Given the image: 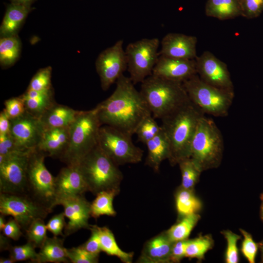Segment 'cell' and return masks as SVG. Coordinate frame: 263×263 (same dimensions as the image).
<instances>
[{"label": "cell", "instance_id": "cell-44", "mask_svg": "<svg viewBox=\"0 0 263 263\" xmlns=\"http://www.w3.org/2000/svg\"><path fill=\"white\" fill-rule=\"evenodd\" d=\"M89 229L91 231L90 237L81 245L91 254L99 257V254L102 250L100 238L96 225H91Z\"/></svg>", "mask_w": 263, "mask_h": 263}, {"label": "cell", "instance_id": "cell-13", "mask_svg": "<svg viewBox=\"0 0 263 263\" xmlns=\"http://www.w3.org/2000/svg\"><path fill=\"white\" fill-rule=\"evenodd\" d=\"M123 41L118 40L113 46L103 51L95 61V68L102 89L106 91L123 74L127 68Z\"/></svg>", "mask_w": 263, "mask_h": 263}, {"label": "cell", "instance_id": "cell-38", "mask_svg": "<svg viewBox=\"0 0 263 263\" xmlns=\"http://www.w3.org/2000/svg\"><path fill=\"white\" fill-rule=\"evenodd\" d=\"M36 248V247L29 242L21 245L11 246L9 249V256L15 262L30 260L32 262L37 263L38 253Z\"/></svg>", "mask_w": 263, "mask_h": 263}, {"label": "cell", "instance_id": "cell-4", "mask_svg": "<svg viewBox=\"0 0 263 263\" xmlns=\"http://www.w3.org/2000/svg\"><path fill=\"white\" fill-rule=\"evenodd\" d=\"M101 125L96 107L89 111H80L69 127V144L60 160L67 165H77L98 145Z\"/></svg>", "mask_w": 263, "mask_h": 263}, {"label": "cell", "instance_id": "cell-20", "mask_svg": "<svg viewBox=\"0 0 263 263\" xmlns=\"http://www.w3.org/2000/svg\"><path fill=\"white\" fill-rule=\"evenodd\" d=\"M173 243L166 231L148 240L145 244L138 262L143 263H169Z\"/></svg>", "mask_w": 263, "mask_h": 263}, {"label": "cell", "instance_id": "cell-46", "mask_svg": "<svg viewBox=\"0 0 263 263\" xmlns=\"http://www.w3.org/2000/svg\"><path fill=\"white\" fill-rule=\"evenodd\" d=\"M23 151L17 147L14 139L10 134H0V155L6 156Z\"/></svg>", "mask_w": 263, "mask_h": 263}, {"label": "cell", "instance_id": "cell-14", "mask_svg": "<svg viewBox=\"0 0 263 263\" xmlns=\"http://www.w3.org/2000/svg\"><path fill=\"white\" fill-rule=\"evenodd\" d=\"M10 121L11 134L18 148L23 151L36 150L45 130L39 118L26 111Z\"/></svg>", "mask_w": 263, "mask_h": 263}, {"label": "cell", "instance_id": "cell-51", "mask_svg": "<svg viewBox=\"0 0 263 263\" xmlns=\"http://www.w3.org/2000/svg\"><path fill=\"white\" fill-rule=\"evenodd\" d=\"M11 3L31 6L36 0H10Z\"/></svg>", "mask_w": 263, "mask_h": 263}, {"label": "cell", "instance_id": "cell-6", "mask_svg": "<svg viewBox=\"0 0 263 263\" xmlns=\"http://www.w3.org/2000/svg\"><path fill=\"white\" fill-rule=\"evenodd\" d=\"M224 148L220 130L212 119L204 115L193 137L190 157L202 171L217 168L222 162Z\"/></svg>", "mask_w": 263, "mask_h": 263}, {"label": "cell", "instance_id": "cell-8", "mask_svg": "<svg viewBox=\"0 0 263 263\" xmlns=\"http://www.w3.org/2000/svg\"><path fill=\"white\" fill-rule=\"evenodd\" d=\"M46 156L35 150L29 156L27 168V192L38 202L52 211L56 206L54 177L44 164Z\"/></svg>", "mask_w": 263, "mask_h": 263}, {"label": "cell", "instance_id": "cell-52", "mask_svg": "<svg viewBox=\"0 0 263 263\" xmlns=\"http://www.w3.org/2000/svg\"><path fill=\"white\" fill-rule=\"evenodd\" d=\"M261 206H260V217L263 222V192L260 195Z\"/></svg>", "mask_w": 263, "mask_h": 263}, {"label": "cell", "instance_id": "cell-41", "mask_svg": "<svg viewBox=\"0 0 263 263\" xmlns=\"http://www.w3.org/2000/svg\"><path fill=\"white\" fill-rule=\"evenodd\" d=\"M68 258L73 263H97L99 257L85 250L81 245L71 248H67Z\"/></svg>", "mask_w": 263, "mask_h": 263}, {"label": "cell", "instance_id": "cell-34", "mask_svg": "<svg viewBox=\"0 0 263 263\" xmlns=\"http://www.w3.org/2000/svg\"><path fill=\"white\" fill-rule=\"evenodd\" d=\"M214 245V241L210 235H200L189 240L187 245L186 257L202 260L205 254Z\"/></svg>", "mask_w": 263, "mask_h": 263}, {"label": "cell", "instance_id": "cell-47", "mask_svg": "<svg viewBox=\"0 0 263 263\" xmlns=\"http://www.w3.org/2000/svg\"><path fill=\"white\" fill-rule=\"evenodd\" d=\"M189 239L174 242L170 255L169 263H179L186 257V252Z\"/></svg>", "mask_w": 263, "mask_h": 263}, {"label": "cell", "instance_id": "cell-11", "mask_svg": "<svg viewBox=\"0 0 263 263\" xmlns=\"http://www.w3.org/2000/svg\"><path fill=\"white\" fill-rule=\"evenodd\" d=\"M52 211L27 193H0V213L12 216L25 231L38 219H44Z\"/></svg>", "mask_w": 263, "mask_h": 263}, {"label": "cell", "instance_id": "cell-1", "mask_svg": "<svg viewBox=\"0 0 263 263\" xmlns=\"http://www.w3.org/2000/svg\"><path fill=\"white\" fill-rule=\"evenodd\" d=\"M116 84L113 93L96 107L98 116L102 124L132 136L142 120L152 114L129 77L122 75Z\"/></svg>", "mask_w": 263, "mask_h": 263}, {"label": "cell", "instance_id": "cell-15", "mask_svg": "<svg viewBox=\"0 0 263 263\" xmlns=\"http://www.w3.org/2000/svg\"><path fill=\"white\" fill-rule=\"evenodd\" d=\"M197 74L204 82L215 87L234 92V86L226 64L209 51L195 59Z\"/></svg>", "mask_w": 263, "mask_h": 263}, {"label": "cell", "instance_id": "cell-55", "mask_svg": "<svg viewBox=\"0 0 263 263\" xmlns=\"http://www.w3.org/2000/svg\"><path fill=\"white\" fill-rule=\"evenodd\" d=\"M259 249L261 252V258L262 262L263 263V239L259 243Z\"/></svg>", "mask_w": 263, "mask_h": 263}, {"label": "cell", "instance_id": "cell-12", "mask_svg": "<svg viewBox=\"0 0 263 263\" xmlns=\"http://www.w3.org/2000/svg\"><path fill=\"white\" fill-rule=\"evenodd\" d=\"M32 151L0 155V193H27V168Z\"/></svg>", "mask_w": 263, "mask_h": 263}, {"label": "cell", "instance_id": "cell-24", "mask_svg": "<svg viewBox=\"0 0 263 263\" xmlns=\"http://www.w3.org/2000/svg\"><path fill=\"white\" fill-rule=\"evenodd\" d=\"M146 145L148 155L145 164L155 172H158L162 161L169 159L170 155L169 143L162 128L161 131Z\"/></svg>", "mask_w": 263, "mask_h": 263}, {"label": "cell", "instance_id": "cell-37", "mask_svg": "<svg viewBox=\"0 0 263 263\" xmlns=\"http://www.w3.org/2000/svg\"><path fill=\"white\" fill-rule=\"evenodd\" d=\"M52 67L48 66L39 69L32 77L27 89L45 91L52 89L51 85Z\"/></svg>", "mask_w": 263, "mask_h": 263}, {"label": "cell", "instance_id": "cell-40", "mask_svg": "<svg viewBox=\"0 0 263 263\" xmlns=\"http://www.w3.org/2000/svg\"><path fill=\"white\" fill-rule=\"evenodd\" d=\"M240 231L243 236L241 247L242 254L249 263H254L259 249V243L254 241L250 233L243 229H240Z\"/></svg>", "mask_w": 263, "mask_h": 263}, {"label": "cell", "instance_id": "cell-17", "mask_svg": "<svg viewBox=\"0 0 263 263\" xmlns=\"http://www.w3.org/2000/svg\"><path fill=\"white\" fill-rule=\"evenodd\" d=\"M64 213L69 221L65 227V234L68 236L82 228L90 229L89 220L91 215V203L83 195L71 197L61 201Z\"/></svg>", "mask_w": 263, "mask_h": 263}, {"label": "cell", "instance_id": "cell-49", "mask_svg": "<svg viewBox=\"0 0 263 263\" xmlns=\"http://www.w3.org/2000/svg\"><path fill=\"white\" fill-rule=\"evenodd\" d=\"M11 133V121L5 111L0 113V134Z\"/></svg>", "mask_w": 263, "mask_h": 263}, {"label": "cell", "instance_id": "cell-26", "mask_svg": "<svg viewBox=\"0 0 263 263\" xmlns=\"http://www.w3.org/2000/svg\"><path fill=\"white\" fill-rule=\"evenodd\" d=\"M21 96L24 100L26 111L38 118L54 104L52 89L38 91L27 89Z\"/></svg>", "mask_w": 263, "mask_h": 263}, {"label": "cell", "instance_id": "cell-54", "mask_svg": "<svg viewBox=\"0 0 263 263\" xmlns=\"http://www.w3.org/2000/svg\"><path fill=\"white\" fill-rule=\"evenodd\" d=\"M4 216L3 215L0 214V230L1 231L4 228L6 223L4 219Z\"/></svg>", "mask_w": 263, "mask_h": 263}, {"label": "cell", "instance_id": "cell-33", "mask_svg": "<svg viewBox=\"0 0 263 263\" xmlns=\"http://www.w3.org/2000/svg\"><path fill=\"white\" fill-rule=\"evenodd\" d=\"M181 173V187L188 189H194L202 171L190 158L181 161L178 164Z\"/></svg>", "mask_w": 263, "mask_h": 263}, {"label": "cell", "instance_id": "cell-29", "mask_svg": "<svg viewBox=\"0 0 263 263\" xmlns=\"http://www.w3.org/2000/svg\"><path fill=\"white\" fill-rule=\"evenodd\" d=\"M97 229L102 251L107 255L114 256L122 262L131 263L132 261L133 253L123 251L117 244L112 231L106 226L99 227L96 225Z\"/></svg>", "mask_w": 263, "mask_h": 263}, {"label": "cell", "instance_id": "cell-48", "mask_svg": "<svg viewBox=\"0 0 263 263\" xmlns=\"http://www.w3.org/2000/svg\"><path fill=\"white\" fill-rule=\"evenodd\" d=\"M21 229L19 223L12 217L6 223L2 231V234L6 237L17 241L22 235Z\"/></svg>", "mask_w": 263, "mask_h": 263}, {"label": "cell", "instance_id": "cell-36", "mask_svg": "<svg viewBox=\"0 0 263 263\" xmlns=\"http://www.w3.org/2000/svg\"><path fill=\"white\" fill-rule=\"evenodd\" d=\"M47 230L44 219L34 221L25 231L27 242L32 243L36 248H39L47 237Z\"/></svg>", "mask_w": 263, "mask_h": 263}, {"label": "cell", "instance_id": "cell-32", "mask_svg": "<svg viewBox=\"0 0 263 263\" xmlns=\"http://www.w3.org/2000/svg\"><path fill=\"white\" fill-rule=\"evenodd\" d=\"M201 217L198 213H194L183 217L179 221L171 226L166 233L173 243L188 239L191 231L197 225Z\"/></svg>", "mask_w": 263, "mask_h": 263}, {"label": "cell", "instance_id": "cell-53", "mask_svg": "<svg viewBox=\"0 0 263 263\" xmlns=\"http://www.w3.org/2000/svg\"><path fill=\"white\" fill-rule=\"evenodd\" d=\"M16 262L12 258H1L0 259V263H13Z\"/></svg>", "mask_w": 263, "mask_h": 263}, {"label": "cell", "instance_id": "cell-7", "mask_svg": "<svg viewBox=\"0 0 263 263\" xmlns=\"http://www.w3.org/2000/svg\"><path fill=\"white\" fill-rule=\"evenodd\" d=\"M189 99L205 114L226 116L232 105L234 92L220 89L201 79L197 74L183 82Z\"/></svg>", "mask_w": 263, "mask_h": 263}, {"label": "cell", "instance_id": "cell-16", "mask_svg": "<svg viewBox=\"0 0 263 263\" xmlns=\"http://www.w3.org/2000/svg\"><path fill=\"white\" fill-rule=\"evenodd\" d=\"M55 185L56 206L64 200L89 191L78 165H67L63 168L55 177Z\"/></svg>", "mask_w": 263, "mask_h": 263}, {"label": "cell", "instance_id": "cell-35", "mask_svg": "<svg viewBox=\"0 0 263 263\" xmlns=\"http://www.w3.org/2000/svg\"><path fill=\"white\" fill-rule=\"evenodd\" d=\"M162 130L152 114L145 117L136 128L135 133L137 139L145 144L156 136Z\"/></svg>", "mask_w": 263, "mask_h": 263}, {"label": "cell", "instance_id": "cell-9", "mask_svg": "<svg viewBox=\"0 0 263 263\" xmlns=\"http://www.w3.org/2000/svg\"><path fill=\"white\" fill-rule=\"evenodd\" d=\"M131 135L114 127L101 126L98 146L117 166L140 162L143 150L134 145Z\"/></svg>", "mask_w": 263, "mask_h": 263}, {"label": "cell", "instance_id": "cell-21", "mask_svg": "<svg viewBox=\"0 0 263 263\" xmlns=\"http://www.w3.org/2000/svg\"><path fill=\"white\" fill-rule=\"evenodd\" d=\"M69 127L45 130L36 150L45 156L60 158L69 144Z\"/></svg>", "mask_w": 263, "mask_h": 263}, {"label": "cell", "instance_id": "cell-2", "mask_svg": "<svg viewBox=\"0 0 263 263\" xmlns=\"http://www.w3.org/2000/svg\"><path fill=\"white\" fill-rule=\"evenodd\" d=\"M204 112L190 99L162 118L161 126L170 149L169 161L175 166L190 157V146Z\"/></svg>", "mask_w": 263, "mask_h": 263}, {"label": "cell", "instance_id": "cell-25", "mask_svg": "<svg viewBox=\"0 0 263 263\" xmlns=\"http://www.w3.org/2000/svg\"><path fill=\"white\" fill-rule=\"evenodd\" d=\"M64 239L54 236L46 238L38 253L37 263H68L67 248L63 245Z\"/></svg>", "mask_w": 263, "mask_h": 263}, {"label": "cell", "instance_id": "cell-45", "mask_svg": "<svg viewBox=\"0 0 263 263\" xmlns=\"http://www.w3.org/2000/svg\"><path fill=\"white\" fill-rule=\"evenodd\" d=\"M64 212L53 216L46 224L47 230L51 232L54 236H64L62 231L65 228L66 223L65 220Z\"/></svg>", "mask_w": 263, "mask_h": 263}, {"label": "cell", "instance_id": "cell-18", "mask_svg": "<svg viewBox=\"0 0 263 263\" xmlns=\"http://www.w3.org/2000/svg\"><path fill=\"white\" fill-rule=\"evenodd\" d=\"M152 75L183 83L197 74L195 59H184L159 56Z\"/></svg>", "mask_w": 263, "mask_h": 263}, {"label": "cell", "instance_id": "cell-43", "mask_svg": "<svg viewBox=\"0 0 263 263\" xmlns=\"http://www.w3.org/2000/svg\"><path fill=\"white\" fill-rule=\"evenodd\" d=\"M4 105L3 110L10 119L18 117L26 112L24 100L21 95L6 100Z\"/></svg>", "mask_w": 263, "mask_h": 263}, {"label": "cell", "instance_id": "cell-28", "mask_svg": "<svg viewBox=\"0 0 263 263\" xmlns=\"http://www.w3.org/2000/svg\"><path fill=\"white\" fill-rule=\"evenodd\" d=\"M175 200L176 210L180 218L198 213L202 207V202L195 195L193 190L186 189L181 186L176 191Z\"/></svg>", "mask_w": 263, "mask_h": 263}, {"label": "cell", "instance_id": "cell-30", "mask_svg": "<svg viewBox=\"0 0 263 263\" xmlns=\"http://www.w3.org/2000/svg\"><path fill=\"white\" fill-rule=\"evenodd\" d=\"M120 192V188L104 190L98 193L96 198L91 203V217L97 219L102 215H116L113 206L114 197Z\"/></svg>", "mask_w": 263, "mask_h": 263}, {"label": "cell", "instance_id": "cell-23", "mask_svg": "<svg viewBox=\"0 0 263 263\" xmlns=\"http://www.w3.org/2000/svg\"><path fill=\"white\" fill-rule=\"evenodd\" d=\"M32 9L29 6L11 3L6 9L0 25V37L17 35Z\"/></svg>", "mask_w": 263, "mask_h": 263}, {"label": "cell", "instance_id": "cell-19", "mask_svg": "<svg viewBox=\"0 0 263 263\" xmlns=\"http://www.w3.org/2000/svg\"><path fill=\"white\" fill-rule=\"evenodd\" d=\"M197 43L195 36L170 33L162 38L159 55L175 58L195 59Z\"/></svg>", "mask_w": 263, "mask_h": 263}, {"label": "cell", "instance_id": "cell-42", "mask_svg": "<svg viewBox=\"0 0 263 263\" xmlns=\"http://www.w3.org/2000/svg\"><path fill=\"white\" fill-rule=\"evenodd\" d=\"M242 17L251 19L259 17L263 11V0H239Z\"/></svg>", "mask_w": 263, "mask_h": 263}, {"label": "cell", "instance_id": "cell-50", "mask_svg": "<svg viewBox=\"0 0 263 263\" xmlns=\"http://www.w3.org/2000/svg\"><path fill=\"white\" fill-rule=\"evenodd\" d=\"M9 238L3 234H0V250H9L11 247Z\"/></svg>", "mask_w": 263, "mask_h": 263}, {"label": "cell", "instance_id": "cell-10", "mask_svg": "<svg viewBox=\"0 0 263 263\" xmlns=\"http://www.w3.org/2000/svg\"><path fill=\"white\" fill-rule=\"evenodd\" d=\"M157 38H142L129 43L125 50L130 78L135 85L152 74L159 56Z\"/></svg>", "mask_w": 263, "mask_h": 263}, {"label": "cell", "instance_id": "cell-31", "mask_svg": "<svg viewBox=\"0 0 263 263\" xmlns=\"http://www.w3.org/2000/svg\"><path fill=\"white\" fill-rule=\"evenodd\" d=\"M21 44L18 35L1 37L0 39V64L3 67H10L19 56Z\"/></svg>", "mask_w": 263, "mask_h": 263}, {"label": "cell", "instance_id": "cell-3", "mask_svg": "<svg viewBox=\"0 0 263 263\" xmlns=\"http://www.w3.org/2000/svg\"><path fill=\"white\" fill-rule=\"evenodd\" d=\"M139 92L152 116L160 119L189 99L183 83L152 74L141 82Z\"/></svg>", "mask_w": 263, "mask_h": 263}, {"label": "cell", "instance_id": "cell-5", "mask_svg": "<svg viewBox=\"0 0 263 263\" xmlns=\"http://www.w3.org/2000/svg\"><path fill=\"white\" fill-rule=\"evenodd\" d=\"M87 184L94 195L112 189L120 188L123 178L118 166L101 149L98 145L77 165Z\"/></svg>", "mask_w": 263, "mask_h": 263}, {"label": "cell", "instance_id": "cell-39", "mask_svg": "<svg viewBox=\"0 0 263 263\" xmlns=\"http://www.w3.org/2000/svg\"><path fill=\"white\" fill-rule=\"evenodd\" d=\"M226 241L225 261L226 263H238L239 260L237 243L241 237L229 230L221 232Z\"/></svg>", "mask_w": 263, "mask_h": 263}, {"label": "cell", "instance_id": "cell-27", "mask_svg": "<svg viewBox=\"0 0 263 263\" xmlns=\"http://www.w3.org/2000/svg\"><path fill=\"white\" fill-rule=\"evenodd\" d=\"M206 15L220 20L234 19L241 16L239 0H207Z\"/></svg>", "mask_w": 263, "mask_h": 263}, {"label": "cell", "instance_id": "cell-22", "mask_svg": "<svg viewBox=\"0 0 263 263\" xmlns=\"http://www.w3.org/2000/svg\"><path fill=\"white\" fill-rule=\"evenodd\" d=\"M80 111L54 104L39 118L44 130L69 127Z\"/></svg>", "mask_w": 263, "mask_h": 263}]
</instances>
